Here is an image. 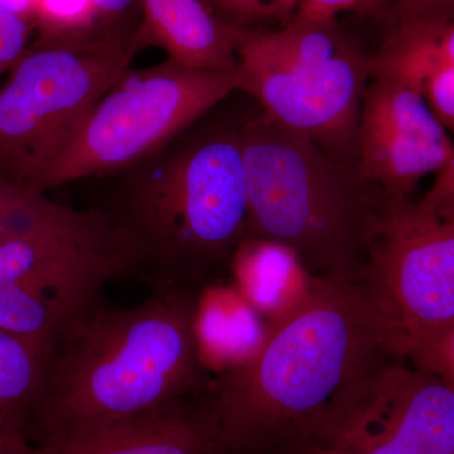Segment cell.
<instances>
[{
    "label": "cell",
    "instance_id": "cell-1",
    "mask_svg": "<svg viewBox=\"0 0 454 454\" xmlns=\"http://www.w3.org/2000/svg\"><path fill=\"white\" fill-rule=\"evenodd\" d=\"M395 356L387 324L356 277L313 276L258 351L211 384L208 402L227 454L297 441L343 387Z\"/></svg>",
    "mask_w": 454,
    "mask_h": 454
},
{
    "label": "cell",
    "instance_id": "cell-2",
    "mask_svg": "<svg viewBox=\"0 0 454 454\" xmlns=\"http://www.w3.org/2000/svg\"><path fill=\"white\" fill-rule=\"evenodd\" d=\"M153 291L133 309L100 301L66 325L27 429L35 446H59L175 397L210 390L197 348L195 292Z\"/></svg>",
    "mask_w": 454,
    "mask_h": 454
},
{
    "label": "cell",
    "instance_id": "cell-3",
    "mask_svg": "<svg viewBox=\"0 0 454 454\" xmlns=\"http://www.w3.org/2000/svg\"><path fill=\"white\" fill-rule=\"evenodd\" d=\"M188 130L119 175L106 208L153 288L193 291L212 269L231 264L247 238L240 130Z\"/></svg>",
    "mask_w": 454,
    "mask_h": 454
},
{
    "label": "cell",
    "instance_id": "cell-4",
    "mask_svg": "<svg viewBox=\"0 0 454 454\" xmlns=\"http://www.w3.org/2000/svg\"><path fill=\"white\" fill-rule=\"evenodd\" d=\"M247 238L277 241L316 277H356L382 192L348 163L262 114L240 130Z\"/></svg>",
    "mask_w": 454,
    "mask_h": 454
},
{
    "label": "cell",
    "instance_id": "cell-5",
    "mask_svg": "<svg viewBox=\"0 0 454 454\" xmlns=\"http://www.w3.org/2000/svg\"><path fill=\"white\" fill-rule=\"evenodd\" d=\"M137 32L28 50L0 89V181L46 191L90 110L139 52Z\"/></svg>",
    "mask_w": 454,
    "mask_h": 454
},
{
    "label": "cell",
    "instance_id": "cell-6",
    "mask_svg": "<svg viewBox=\"0 0 454 454\" xmlns=\"http://www.w3.org/2000/svg\"><path fill=\"white\" fill-rule=\"evenodd\" d=\"M238 90L234 71L199 70L167 59L128 68L90 110L47 179L46 191L119 176L160 152Z\"/></svg>",
    "mask_w": 454,
    "mask_h": 454
},
{
    "label": "cell",
    "instance_id": "cell-7",
    "mask_svg": "<svg viewBox=\"0 0 454 454\" xmlns=\"http://www.w3.org/2000/svg\"><path fill=\"white\" fill-rule=\"evenodd\" d=\"M358 278L387 324L396 357L454 319V221L382 193Z\"/></svg>",
    "mask_w": 454,
    "mask_h": 454
},
{
    "label": "cell",
    "instance_id": "cell-8",
    "mask_svg": "<svg viewBox=\"0 0 454 454\" xmlns=\"http://www.w3.org/2000/svg\"><path fill=\"white\" fill-rule=\"evenodd\" d=\"M403 358L343 387L292 444L348 454H454V390Z\"/></svg>",
    "mask_w": 454,
    "mask_h": 454
},
{
    "label": "cell",
    "instance_id": "cell-9",
    "mask_svg": "<svg viewBox=\"0 0 454 454\" xmlns=\"http://www.w3.org/2000/svg\"><path fill=\"white\" fill-rule=\"evenodd\" d=\"M129 276H140L138 256L106 208L76 210L35 193L17 231L0 241V286L38 282L103 289Z\"/></svg>",
    "mask_w": 454,
    "mask_h": 454
},
{
    "label": "cell",
    "instance_id": "cell-10",
    "mask_svg": "<svg viewBox=\"0 0 454 454\" xmlns=\"http://www.w3.org/2000/svg\"><path fill=\"white\" fill-rule=\"evenodd\" d=\"M238 90L262 114L342 160L356 149L358 118L370 77L369 59L352 47L324 65L277 67L238 59Z\"/></svg>",
    "mask_w": 454,
    "mask_h": 454
},
{
    "label": "cell",
    "instance_id": "cell-11",
    "mask_svg": "<svg viewBox=\"0 0 454 454\" xmlns=\"http://www.w3.org/2000/svg\"><path fill=\"white\" fill-rule=\"evenodd\" d=\"M453 145L422 94L385 90L358 119L356 172L385 196L408 199L424 177L443 168Z\"/></svg>",
    "mask_w": 454,
    "mask_h": 454
},
{
    "label": "cell",
    "instance_id": "cell-12",
    "mask_svg": "<svg viewBox=\"0 0 454 454\" xmlns=\"http://www.w3.org/2000/svg\"><path fill=\"white\" fill-rule=\"evenodd\" d=\"M175 397L44 454H227L207 399Z\"/></svg>",
    "mask_w": 454,
    "mask_h": 454
},
{
    "label": "cell",
    "instance_id": "cell-13",
    "mask_svg": "<svg viewBox=\"0 0 454 454\" xmlns=\"http://www.w3.org/2000/svg\"><path fill=\"white\" fill-rule=\"evenodd\" d=\"M139 49L160 47L168 59L199 70L234 71L247 29L221 20L205 0H140Z\"/></svg>",
    "mask_w": 454,
    "mask_h": 454
},
{
    "label": "cell",
    "instance_id": "cell-14",
    "mask_svg": "<svg viewBox=\"0 0 454 454\" xmlns=\"http://www.w3.org/2000/svg\"><path fill=\"white\" fill-rule=\"evenodd\" d=\"M103 289L82 284L20 282L0 286V331L52 352L77 316L101 301Z\"/></svg>",
    "mask_w": 454,
    "mask_h": 454
},
{
    "label": "cell",
    "instance_id": "cell-15",
    "mask_svg": "<svg viewBox=\"0 0 454 454\" xmlns=\"http://www.w3.org/2000/svg\"><path fill=\"white\" fill-rule=\"evenodd\" d=\"M231 265L244 300L271 324L301 303L313 278L286 245L247 236L239 244Z\"/></svg>",
    "mask_w": 454,
    "mask_h": 454
},
{
    "label": "cell",
    "instance_id": "cell-16",
    "mask_svg": "<svg viewBox=\"0 0 454 454\" xmlns=\"http://www.w3.org/2000/svg\"><path fill=\"white\" fill-rule=\"evenodd\" d=\"M370 76L419 90L433 74L454 68V22L405 23L394 27L378 55L369 59Z\"/></svg>",
    "mask_w": 454,
    "mask_h": 454
},
{
    "label": "cell",
    "instance_id": "cell-17",
    "mask_svg": "<svg viewBox=\"0 0 454 454\" xmlns=\"http://www.w3.org/2000/svg\"><path fill=\"white\" fill-rule=\"evenodd\" d=\"M50 356L40 346L0 331V426L27 433Z\"/></svg>",
    "mask_w": 454,
    "mask_h": 454
},
{
    "label": "cell",
    "instance_id": "cell-18",
    "mask_svg": "<svg viewBox=\"0 0 454 454\" xmlns=\"http://www.w3.org/2000/svg\"><path fill=\"white\" fill-rule=\"evenodd\" d=\"M35 23L41 29V46L112 37L101 31L94 0H37Z\"/></svg>",
    "mask_w": 454,
    "mask_h": 454
},
{
    "label": "cell",
    "instance_id": "cell-19",
    "mask_svg": "<svg viewBox=\"0 0 454 454\" xmlns=\"http://www.w3.org/2000/svg\"><path fill=\"white\" fill-rule=\"evenodd\" d=\"M208 7L225 22L247 29L250 25L291 22L301 0H205Z\"/></svg>",
    "mask_w": 454,
    "mask_h": 454
},
{
    "label": "cell",
    "instance_id": "cell-20",
    "mask_svg": "<svg viewBox=\"0 0 454 454\" xmlns=\"http://www.w3.org/2000/svg\"><path fill=\"white\" fill-rule=\"evenodd\" d=\"M406 358L414 367L432 373L454 390V319L418 343Z\"/></svg>",
    "mask_w": 454,
    "mask_h": 454
},
{
    "label": "cell",
    "instance_id": "cell-21",
    "mask_svg": "<svg viewBox=\"0 0 454 454\" xmlns=\"http://www.w3.org/2000/svg\"><path fill=\"white\" fill-rule=\"evenodd\" d=\"M387 7L394 27L454 22V0H393Z\"/></svg>",
    "mask_w": 454,
    "mask_h": 454
},
{
    "label": "cell",
    "instance_id": "cell-22",
    "mask_svg": "<svg viewBox=\"0 0 454 454\" xmlns=\"http://www.w3.org/2000/svg\"><path fill=\"white\" fill-rule=\"evenodd\" d=\"M32 22L0 5V73L13 68L28 52Z\"/></svg>",
    "mask_w": 454,
    "mask_h": 454
},
{
    "label": "cell",
    "instance_id": "cell-23",
    "mask_svg": "<svg viewBox=\"0 0 454 454\" xmlns=\"http://www.w3.org/2000/svg\"><path fill=\"white\" fill-rule=\"evenodd\" d=\"M393 0H301L291 22L301 23L334 22L337 16L345 12L364 11V9L389 5ZM288 23V25H289Z\"/></svg>",
    "mask_w": 454,
    "mask_h": 454
},
{
    "label": "cell",
    "instance_id": "cell-24",
    "mask_svg": "<svg viewBox=\"0 0 454 454\" xmlns=\"http://www.w3.org/2000/svg\"><path fill=\"white\" fill-rule=\"evenodd\" d=\"M98 23L106 35H130L138 31L140 0H94Z\"/></svg>",
    "mask_w": 454,
    "mask_h": 454
},
{
    "label": "cell",
    "instance_id": "cell-25",
    "mask_svg": "<svg viewBox=\"0 0 454 454\" xmlns=\"http://www.w3.org/2000/svg\"><path fill=\"white\" fill-rule=\"evenodd\" d=\"M423 95L444 127L454 128V68H443L429 77Z\"/></svg>",
    "mask_w": 454,
    "mask_h": 454
},
{
    "label": "cell",
    "instance_id": "cell-26",
    "mask_svg": "<svg viewBox=\"0 0 454 454\" xmlns=\"http://www.w3.org/2000/svg\"><path fill=\"white\" fill-rule=\"evenodd\" d=\"M452 201H454V145L450 160L435 175L434 184L419 203L426 210L437 212L439 208Z\"/></svg>",
    "mask_w": 454,
    "mask_h": 454
},
{
    "label": "cell",
    "instance_id": "cell-27",
    "mask_svg": "<svg viewBox=\"0 0 454 454\" xmlns=\"http://www.w3.org/2000/svg\"><path fill=\"white\" fill-rule=\"evenodd\" d=\"M0 454H43L33 446L25 430L0 426Z\"/></svg>",
    "mask_w": 454,
    "mask_h": 454
},
{
    "label": "cell",
    "instance_id": "cell-28",
    "mask_svg": "<svg viewBox=\"0 0 454 454\" xmlns=\"http://www.w3.org/2000/svg\"><path fill=\"white\" fill-rule=\"evenodd\" d=\"M0 5L29 22H35V8L37 0H0Z\"/></svg>",
    "mask_w": 454,
    "mask_h": 454
},
{
    "label": "cell",
    "instance_id": "cell-29",
    "mask_svg": "<svg viewBox=\"0 0 454 454\" xmlns=\"http://www.w3.org/2000/svg\"><path fill=\"white\" fill-rule=\"evenodd\" d=\"M291 447H293V454H348L336 448L321 446V444L300 443Z\"/></svg>",
    "mask_w": 454,
    "mask_h": 454
},
{
    "label": "cell",
    "instance_id": "cell-30",
    "mask_svg": "<svg viewBox=\"0 0 454 454\" xmlns=\"http://www.w3.org/2000/svg\"><path fill=\"white\" fill-rule=\"evenodd\" d=\"M435 214L439 216L444 217V219L454 221V201L447 203L443 207L439 208Z\"/></svg>",
    "mask_w": 454,
    "mask_h": 454
},
{
    "label": "cell",
    "instance_id": "cell-31",
    "mask_svg": "<svg viewBox=\"0 0 454 454\" xmlns=\"http://www.w3.org/2000/svg\"><path fill=\"white\" fill-rule=\"evenodd\" d=\"M3 182L0 181V199H2ZM5 236L3 234L2 229H0V241L4 240Z\"/></svg>",
    "mask_w": 454,
    "mask_h": 454
}]
</instances>
